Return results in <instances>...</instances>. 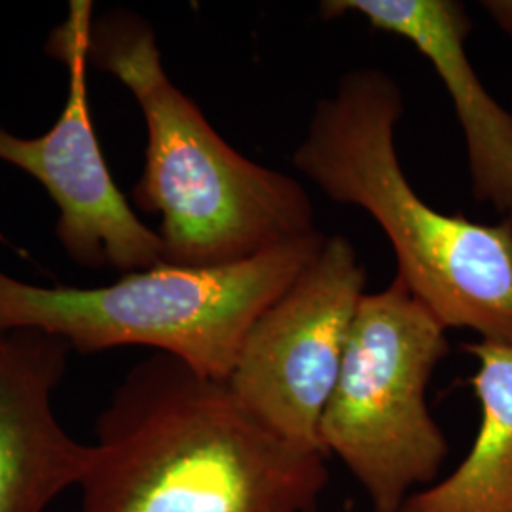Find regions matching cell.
Wrapping results in <instances>:
<instances>
[{"label": "cell", "mask_w": 512, "mask_h": 512, "mask_svg": "<svg viewBox=\"0 0 512 512\" xmlns=\"http://www.w3.org/2000/svg\"><path fill=\"white\" fill-rule=\"evenodd\" d=\"M365 285L355 245L342 234L325 236L293 285L247 332L226 380L251 416L300 448L327 454L319 423Z\"/></svg>", "instance_id": "cell-6"}, {"label": "cell", "mask_w": 512, "mask_h": 512, "mask_svg": "<svg viewBox=\"0 0 512 512\" xmlns=\"http://www.w3.org/2000/svg\"><path fill=\"white\" fill-rule=\"evenodd\" d=\"M323 239L315 232L222 266L162 262L90 289L42 287L0 268V330H40L78 353L150 348L226 382L247 332Z\"/></svg>", "instance_id": "cell-4"}, {"label": "cell", "mask_w": 512, "mask_h": 512, "mask_svg": "<svg viewBox=\"0 0 512 512\" xmlns=\"http://www.w3.org/2000/svg\"><path fill=\"white\" fill-rule=\"evenodd\" d=\"M401 86L376 67L344 74L319 99L293 164L330 200L366 211L384 230L397 277L448 329L512 344V220L444 215L410 184L395 133Z\"/></svg>", "instance_id": "cell-2"}, {"label": "cell", "mask_w": 512, "mask_h": 512, "mask_svg": "<svg viewBox=\"0 0 512 512\" xmlns=\"http://www.w3.org/2000/svg\"><path fill=\"white\" fill-rule=\"evenodd\" d=\"M465 351L478 363V435L450 475L408 495L399 512H512V344L478 340Z\"/></svg>", "instance_id": "cell-10"}, {"label": "cell", "mask_w": 512, "mask_h": 512, "mask_svg": "<svg viewBox=\"0 0 512 512\" xmlns=\"http://www.w3.org/2000/svg\"><path fill=\"white\" fill-rule=\"evenodd\" d=\"M325 18L359 16L420 52L450 95L465 135L471 190L512 220V114L484 88L465 50L471 19L456 0H327Z\"/></svg>", "instance_id": "cell-9"}, {"label": "cell", "mask_w": 512, "mask_h": 512, "mask_svg": "<svg viewBox=\"0 0 512 512\" xmlns=\"http://www.w3.org/2000/svg\"><path fill=\"white\" fill-rule=\"evenodd\" d=\"M482 6L486 14L494 19L495 25L512 38V0H486Z\"/></svg>", "instance_id": "cell-11"}, {"label": "cell", "mask_w": 512, "mask_h": 512, "mask_svg": "<svg viewBox=\"0 0 512 512\" xmlns=\"http://www.w3.org/2000/svg\"><path fill=\"white\" fill-rule=\"evenodd\" d=\"M88 61L118 78L143 112L145 167L131 198L160 215L165 264H232L317 232L306 188L239 154L165 73L147 19L126 8L93 18Z\"/></svg>", "instance_id": "cell-3"}, {"label": "cell", "mask_w": 512, "mask_h": 512, "mask_svg": "<svg viewBox=\"0 0 512 512\" xmlns=\"http://www.w3.org/2000/svg\"><path fill=\"white\" fill-rule=\"evenodd\" d=\"M71 351L40 330H0V512H44L88 471L90 444L54 412Z\"/></svg>", "instance_id": "cell-8"}, {"label": "cell", "mask_w": 512, "mask_h": 512, "mask_svg": "<svg viewBox=\"0 0 512 512\" xmlns=\"http://www.w3.org/2000/svg\"><path fill=\"white\" fill-rule=\"evenodd\" d=\"M448 351L446 327L401 277L363 296L319 439L372 512H399L408 495L437 482L450 444L429 412L427 387Z\"/></svg>", "instance_id": "cell-5"}, {"label": "cell", "mask_w": 512, "mask_h": 512, "mask_svg": "<svg viewBox=\"0 0 512 512\" xmlns=\"http://www.w3.org/2000/svg\"><path fill=\"white\" fill-rule=\"evenodd\" d=\"M93 2L73 0L46 40V54L69 78L65 107L40 137H19L0 126V162L14 165L50 194L57 207L55 238L86 270L139 272L164 262V243L137 217L114 183L93 126L88 97V33Z\"/></svg>", "instance_id": "cell-7"}, {"label": "cell", "mask_w": 512, "mask_h": 512, "mask_svg": "<svg viewBox=\"0 0 512 512\" xmlns=\"http://www.w3.org/2000/svg\"><path fill=\"white\" fill-rule=\"evenodd\" d=\"M327 459L264 427L226 382L154 353L97 418L78 512H317Z\"/></svg>", "instance_id": "cell-1"}]
</instances>
